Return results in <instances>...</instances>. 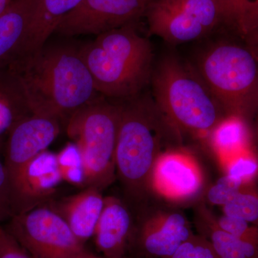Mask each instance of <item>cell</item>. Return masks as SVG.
Segmentation results:
<instances>
[{
	"instance_id": "cell-7",
	"label": "cell",
	"mask_w": 258,
	"mask_h": 258,
	"mask_svg": "<svg viewBox=\"0 0 258 258\" xmlns=\"http://www.w3.org/2000/svg\"><path fill=\"white\" fill-rule=\"evenodd\" d=\"M144 17L149 33L172 44L203 38L222 26L216 0H151Z\"/></svg>"
},
{
	"instance_id": "cell-6",
	"label": "cell",
	"mask_w": 258,
	"mask_h": 258,
	"mask_svg": "<svg viewBox=\"0 0 258 258\" xmlns=\"http://www.w3.org/2000/svg\"><path fill=\"white\" fill-rule=\"evenodd\" d=\"M120 102L101 96L70 117L66 123L69 138L82 157L85 187L101 190L116 177L115 152L119 126Z\"/></svg>"
},
{
	"instance_id": "cell-8",
	"label": "cell",
	"mask_w": 258,
	"mask_h": 258,
	"mask_svg": "<svg viewBox=\"0 0 258 258\" xmlns=\"http://www.w3.org/2000/svg\"><path fill=\"white\" fill-rule=\"evenodd\" d=\"M5 227L34 258H74L86 250L62 217L47 203L14 215Z\"/></svg>"
},
{
	"instance_id": "cell-19",
	"label": "cell",
	"mask_w": 258,
	"mask_h": 258,
	"mask_svg": "<svg viewBox=\"0 0 258 258\" xmlns=\"http://www.w3.org/2000/svg\"><path fill=\"white\" fill-rule=\"evenodd\" d=\"M211 132L212 145L224 164L239 154L249 152V130L247 120L244 118L227 115Z\"/></svg>"
},
{
	"instance_id": "cell-17",
	"label": "cell",
	"mask_w": 258,
	"mask_h": 258,
	"mask_svg": "<svg viewBox=\"0 0 258 258\" xmlns=\"http://www.w3.org/2000/svg\"><path fill=\"white\" fill-rule=\"evenodd\" d=\"M23 85L11 64L0 66V155L12 129L31 114Z\"/></svg>"
},
{
	"instance_id": "cell-11",
	"label": "cell",
	"mask_w": 258,
	"mask_h": 258,
	"mask_svg": "<svg viewBox=\"0 0 258 258\" xmlns=\"http://www.w3.org/2000/svg\"><path fill=\"white\" fill-rule=\"evenodd\" d=\"M62 181L55 153L39 154L10 180L13 216L46 203Z\"/></svg>"
},
{
	"instance_id": "cell-9",
	"label": "cell",
	"mask_w": 258,
	"mask_h": 258,
	"mask_svg": "<svg viewBox=\"0 0 258 258\" xmlns=\"http://www.w3.org/2000/svg\"><path fill=\"white\" fill-rule=\"evenodd\" d=\"M151 0H82L60 20L54 33L62 37L99 35L137 24Z\"/></svg>"
},
{
	"instance_id": "cell-16",
	"label": "cell",
	"mask_w": 258,
	"mask_h": 258,
	"mask_svg": "<svg viewBox=\"0 0 258 258\" xmlns=\"http://www.w3.org/2000/svg\"><path fill=\"white\" fill-rule=\"evenodd\" d=\"M35 0H13L0 15V66L23 53L33 15Z\"/></svg>"
},
{
	"instance_id": "cell-3",
	"label": "cell",
	"mask_w": 258,
	"mask_h": 258,
	"mask_svg": "<svg viewBox=\"0 0 258 258\" xmlns=\"http://www.w3.org/2000/svg\"><path fill=\"white\" fill-rule=\"evenodd\" d=\"M80 52L96 91L105 98L125 101L141 94L151 83L152 45L139 35L136 24L97 35L80 46Z\"/></svg>"
},
{
	"instance_id": "cell-28",
	"label": "cell",
	"mask_w": 258,
	"mask_h": 258,
	"mask_svg": "<svg viewBox=\"0 0 258 258\" xmlns=\"http://www.w3.org/2000/svg\"><path fill=\"white\" fill-rule=\"evenodd\" d=\"M0 258H34L16 239L0 225Z\"/></svg>"
},
{
	"instance_id": "cell-14",
	"label": "cell",
	"mask_w": 258,
	"mask_h": 258,
	"mask_svg": "<svg viewBox=\"0 0 258 258\" xmlns=\"http://www.w3.org/2000/svg\"><path fill=\"white\" fill-rule=\"evenodd\" d=\"M132 233V217L126 205L115 197L104 198L93 235L98 250L104 257H123Z\"/></svg>"
},
{
	"instance_id": "cell-23",
	"label": "cell",
	"mask_w": 258,
	"mask_h": 258,
	"mask_svg": "<svg viewBox=\"0 0 258 258\" xmlns=\"http://www.w3.org/2000/svg\"><path fill=\"white\" fill-rule=\"evenodd\" d=\"M223 207L224 215L242 219L249 223L258 219V198L257 195L240 191Z\"/></svg>"
},
{
	"instance_id": "cell-5",
	"label": "cell",
	"mask_w": 258,
	"mask_h": 258,
	"mask_svg": "<svg viewBox=\"0 0 258 258\" xmlns=\"http://www.w3.org/2000/svg\"><path fill=\"white\" fill-rule=\"evenodd\" d=\"M227 115L246 120L254 116L258 104L257 62L247 47L219 42L205 50L195 66Z\"/></svg>"
},
{
	"instance_id": "cell-30",
	"label": "cell",
	"mask_w": 258,
	"mask_h": 258,
	"mask_svg": "<svg viewBox=\"0 0 258 258\" xmlns=\"http://www.w3.org/2000/svg\"><path fill=\"white\" fill-rule=\"evenodd\" d=\"M13 0H0V15L8 9Z\"/></svg>"
},
{
	"instance_id": "cell-12",
	"label": "cell",
	"mask_w": 258,
	"mask_h": 258,
	"mask_svg": "<svg viewBox=\"0 0 258 258\" xmlns=\"http://www.w3.org/2000/svg\"><path fill=\"white\" fill-rule=\"evenodd\" d=\"M61 124L56 118L31 113L13 127L3 152L10 180L29 161L47 150L60 134Z\"/></svg>"
},
{
	"instance_id": "cell-29",
	"label": "cell",
	"mask_w": 258,
	"mask_h": 258,
	"mask_svg": "<svg viewBox=\"0 0 258 258\" xmlns=\"http://www.w3.org/2000/svg\"><path fill=\"white\" fill-rule=\"evenodd\" d=\"M13 215L9 176L0 159V222L10 220Z\"/></svg>"
},
{
	"instance_id": "cell-22",
	"label": "cell",
	"mask_w": 258,
	"mask_h": 258,
	"mask_svg": "<svg viewBox=\"0 0 258 258\" xmlns=\"http://www.w3.org/2000/svg\"><path fill=\"white\" fill-rule=\"evenodd\" d=\"M56 164L62 181L85 188V171L82 157L74 142H69L55 154Z\"/></svg>"
},
{
	"instance_id": "cell-24",
	"label": "cell",
	"mask_w": 258,
	"mask_h": 258,
	"mask_svg": "<svg viewBox=\"0 0 258 258\" xmlns=\"http://www.w3.org/2000/svg\"><path fill=\"white\" fill-rule=\"evenodd\" d=\"M226 174L240 180L242 184L248 183L257 175V159L250 152L242 153L225 163Z\"/></svg>"
},
{
	"instance_id": "cell-15",
	"label": "cell",
	"mask_w": 258,
	"mask_h": 258,
	"mask_svg": "<svg viewBox=\"0 0 258 258\" xmlns=\"http://www.w3.org/2000/svg\"><path fill=\"white\" fill-rule=\"evenodd\" d=\"M83 189L76 195L49 205L62 217L76 238L84 244L94 235L104 198L101 190L96 187L88 186Z\"/></svg>"
},
{
	"instance_id": "cell-21",
	"label": "cell",
	"mask_w": 258,
	"mask_h": 258,
	"mask_svg": "<svg viewBox=\"0 0 258 258\" xmlns=\"http://www.w3.org/2000/svg\"><path fill=\"white\" fill-rule=\"evenodd\" d=\"M198 222L200 235L211 244L219 258H245L240 240L222 230L208 212Z\"/></svg>"
},
{
	"instance_id": "cell-4",
	"label": "cell",
	"mask_w": 258,
	"mask_h": 258,
	"mask_svg": "<svg viewBox=\"0 0 258 258\" xmlns=\"http://www.w3.org/2000/svg\"><path fill=\"white\" fill-rule=\"evenodd\" d=\"M151 83L154 103L179 133L211 132L225 117L195 66L179 57H164L154 69Z\"/></svg>"
},
{
	"instance_id": "cell-1",
	"label": "cell",
	"mask_w": 258,
	"mask_h": 258,
	"mask_svg": "<svg viewBox=\"0 0 258 258\" xmlns=\"http://www.w3.org/2000/svg\"><path fill=\"white\" fill-rule=\"evenodd\" d=\"M30 111L66 124L76 111L101 96L83 60L80 46L49 42L11 62Z\"/></svg>"
},
{
	"instance_id": "cell-27",
	"label": "cell",
	"mask_w": 258,
	"mask_h": 258,
	"mask_svg": "<svg viewBox=\"0 0 258 258\" xmlns=\"http://www.w3.org/2000/svg\"><path fill=\"white\" fill-rule=\"evenodd\" d=\"M217 225L227 233L234 236L239 240L257 241V229L249 225V222L224 215L216 220Z\"/></svg>"
},
{
	"instance_id": "cell-10",
	"label": "cell",
	"mask_w": 258,
	"mask_h": 258,
	"mask_svg": "<svg viewBox=\"0 0 258 258\" xmlns=\"http://www.w3.org/2000/svg\"><path fill=\"white\" fill-rule=\"evenodd\" d=\"M194 235L184 214L174 209L144 210L136 233L139 248L149 257L169 258Z\"/></svg>"
},
{
	"instance_id": "cell-20",
	"label": "cell",
	"mask_w": 258,
	"mask_h": 258,
	"mask_svg": "<svg viewBox=\"0 0 258 258\" xmlns=\"http://www.w3.org/2000/svg\"><path fill=\"white\" fill-rule=\"evenodd\" d=\"M222 26L245 39L255 38L258 28V0H216Z\"/></svg>"
},
{
	"instance_id": "cell-18",
	"label": "cell",
	"mask_w": 258,
	"mask_h": 258,
	"mask_svg": "<svg viewBox=\"0 0 258 258\" xmlns=\"http://www.w3.org/2000/svg\"><path fill=\"white\" fill-rule=\"evenodd\" d=\"M82 0H35L33 15L23 52H35L46 43L60 20Z\"/></svg>"
},
{
	"instance_id": "cell-2",
	"label": "cell",
	"mask_w": 258,
	"mask_h": 258,
	"mask_svg": "<svg viewBox=\"0 0 258 258\" xmlns=\"http://www.w3.org/2000/svg\"><path fill=\"white\" fill-rule=\"evenodd\" d=\"M118 102L121 111L115 146V173L128 198L140 204L152 191L153 171L158 159L172 149L168 141L178 140L180 133L152 98L139 94Z\"/></svg>"
},
{
	"instance_id": "cell-25",
	"label": "cell",
	"mask_w": 258,
	"mask_h": 258,
	"mask_svg": "<svg viewBox=\"0 0 258 258\" xmlns=\"http://www.w3.org/2000/svg\"><path fill=\"white\" fill-rule=\"evenodd\" d=\"M242 186L240 180L225 174L208 190V201L212 205L224 206L240 192Z\"/></svg>"
},
{
	"instance_id": "cell-26",
	"label": "cell",
	"mask_w": 258,
	"mask_h": 258,
	"mask_svg": "<svg viewBox=\"0 0 258 258\" xmlns=\"http://www.w3.org/2000/svg\"><path fill=\"white\" fill-rule=\"evenodd\" d=\"M169 258H219L211 244L203 236L194 235Z\"/></svg>"
},
{
	"instance_id": "cell-31",
	"label": "cell",
	"mask_w": 258,
	"mask_h": 258,
	"mask_svg": "<svg viewBox=\"0 0 258 258\" xmlns=\"http://www.w3.org/2000/svg\"><path fill=\"white\" fill-rule=\"evenodd\" d=\"M74 258H106V257H98V256L94 255V254H92L88 252L87 251L84 250L83 252H81V253L77 254V255L75 256Z\"/></svg>"
},
{
	"instance_id": "cell-13",
	"label": "cell",
	"mask_w": 258,
	"mask_h": 258,
	"mask_svg": "<svg viewBox=\"0 0 258 258\" xmlns=\"http://www.w3.org/2000/svg\"><path fill=\"white\" fill-rule=\"evenodd\" d=\"M203 184V174L197 161L175 149L161 154L153 171L152 191L174 203L196 198Z\"/></svg>"
},
{
	"instance_id": "cell-32",
	"label": "cell",
	"mask_w": 258,
	"mask_h": 258,
	"mask_svg": "<svg viewBox=\"0 0 258 258\" xmlns=\"http://www.w3.org/2000/svg\"><path fill=\"white\" fill-rule=\"evenodd\" d=\"M121 258H124V257H121Z\"/></svg>"
}]
</instances>
